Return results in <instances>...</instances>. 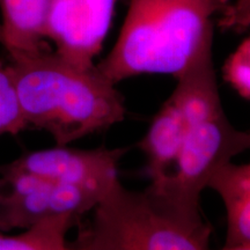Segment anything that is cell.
I'll use <instances>...</instances> for the list:
<instances>
[{
	"label": "cell",
	"instance_id": "8",
	"mask_svg": "<svg viewBox=\"0 0 250 250\" xmlns=\"http://www.w3.org/2000/svg\"><path fill=\"white\" fill-rule=\"evenodd\" d=\"M187 132V120L177 100L170 95L153 117L138 146L146 159L145 173L151 183L165 179L173 170Z\"/></svg>",
	"mask_w": 250,
	"mask_h": 250
},
{
	"label": "cell",
	"instance_id": "15",
	"mask_svg": "<svg viewBox=\"0 0 250 250\" xmlns=\"http://www.w3.org/2000/svg\"><path fill=\"white\" fill-rule=\"evenodd\" d=\"M221 250H250V245L237 246V247H224Z\"/></svg>",
	"mask_w": 250,
	"mask_h": 250
},
{
	"label": "cell",
	"instance_id": "14",
	"mask_svg": "<svg viewBox=\"0 0 250 250\" xmlns=\"http://www.w3.org/2000/svg\"><path fill=\"white\" fill-rule=\"evenodd\" d=\"M219 26L224 29L245 31L249 28V0H237L236 5L229 4L224 11Z\"/></svg>",
	"mask_w": 250,
	"mask_h": 250
},
{
	"label": "cell",
	"instance_id": "17",
	"mask_svg": "<svg viewBox=\"0 0 250 250\" xmlns=\"http://www.w3.org/2000/svg\"><path fill=\"white\" fill-rule=\"evenodd\" d=\"M1 232H2V230H1Z\"/></svg>",
	"mask_w": 250,
	"mask_h": 250
},
{
	"label": "cell",
	"instance_id": "9",
	"mask_svg": "<svg viewBox=\"0 0 250 250\" xmlns=\"http://www.w3.org/2000/svg\"><path fill=\"white\" fill-rule=\"evenodd\" d=\"M206 188L223 199L226 210V242L224 247L250 245V166L224 165L208 180Z\"/></svg>",
	"mask_w": 250,
	"mask_h": 250
},
{
	"label": "cell",
	"instance_id": "4",
	"mask_svg": "<svg viewBox=\"0 0 250 250\" xmlns=\"http://www.w3.org/2000/svg\"><path fill=\"white\" fill-rule=\"evenodd\" d=\"M72 250H210L211 226L145 189L116 180L94 206Z\"/></svg>",
	"mask_w": 250,
	"mask_h": 250
},
{
	"label": "cell",
	"instance_id": "11",
	"mask_svg": "<svg viewBox=\"0 0 250 250\" xmlns=\"http://www.w3.org/2000/svg\"><path fill=\"white\" fill-rule=\"evenodd\" d=\"M79 223L73 217H57L34 225L19 234L0 230V250H72L67 233Z\"/></svg>",
	"mask_w": 250,
	"mask_h": 250
},
{
	"label": "cell",
	"instance_id": "2",
	"mask_svg": "<svg viewBox=\"0 0 250 250\" xmlns=\"http://www.w3.org/2000/svg\"><path fill=\"white\" fill-rule=\"evenodd\" d=\"M230 0H130L116 44L96 65L112 83L140 74L179 78L212 49L213 17Z\"/></svg>",
	"mask_w": 250,
	"mask_h": 250
},
{
	"label": "cell",
	"instance_id": "7",
	"mask_svg": "<svg viewBox=\"0 0 250 250\" xmlns=\"http://www.w3.org/2000/svg\"><path fill=\"white\" fill-rule=\"evenodd\" d=\"M125 153L126 148L78 149L56 145L24 153L6 165L65 186L105 192L118 180V164Z\"/></svg>",
	"mask_w": 250,
	"mask_h": 250
},
{
	"label": "cell",
	"instance_id": "10",
	"mask_svg": "<svg viewBox=\"0 0 250 250\" xmlns=\"http://www.w3.org/2000/svg\"><path fill=\"white\" fill-rule=\"evenodd\" d=\"M50 0H0L2 43L8 58L50 49L44 22Z\"/></svg>",
	"mask_w": 250,
	"mask_h": 250
},
{
	"label": "cell",
	"instance_id": "12",
	"mask_svg": "<svg viewBox=\"0 0 250 250\" xmlns=\"http://www.w3.org/2000/svg\"><path fill=\"white\" fill-rule=\"evenodd\" d=\"M28 130L8 61L0 58V137Z\"/></svg>",
	"mask_w": 250,
	"mask_h": 250
},
{
	"label": "cell",
	"instance_id": "5",
	"mask_svg": "<svg viewBox=\"0 0 250 250\" xmlns=\"http://www.w3.org/2000/svg\"><path fill=\"white\" fill-rule=\"evenodd\" d=\"M104 192L65 186L36 175L0 166V230L27 229L57 217L80 219Z\"/></svg>",
	"mask_w": 250,
	"mask_h": 250
},
{
	"label": "cell",
	"instance_id": "3",
	"mask_svg": "<svg viewBox=\"0 0 250 250\" xmlns=\"http://www.w3.org/2000/svg\"><path fill=\"white\" fill-rule=\"evenodd\" d=\"M176 80L171 95L186 116V137L170 174L146 189L188 213L202 214L201 195L208 180L249 148L250 136L235 129L225 114L212 49L203 52Z\"/></svg>",
	"mask_w": 250,
	"mask_h": 250
},
{
	"label": "cell",
	"instance_id": "16",
	"mask_svg": "<svg viewBox=\"0 0 250 250\" xmlns=\"http://www.w3.org/2000/svg\"><path fill=\"white\" fill-rule=\"evenodd\" d=\"M2 43V28H1V22H0V44Z\"/></svg>",
	"mask_w": 250,
	"mask_h": 250
},
{
	"label": "cell",
	"instance_id": "1",
	"mask_svg": "<svg viewBox=\"0 0 250 250\" xmlns=\"http://www.w3.org/2000/svg\"><path fill=\"white\" fill-rule=\"evenodd\" d=\"M7 61L27 127L48 132L56 145L124 121L123 96L96 65L79 66L51 49Z\"/></svg>",
	"mask_w": 250,
	"mask_h": 250
},
{
	"label": "cell",
	"instance_id": "13",
	"mask_svg": "<svg viewBox=\"0 0 250 250\" xmlns=\"http://www.w3.org/2000/svg\"><path fill=\"white\" fill-rule=\"evenodd\" d=\"M223 77L239 95L250 99V39L246 37L235 51L228 56L223 66Z\"/></svg>",
	"mask_w": 250,
	"mask_h": 250
},
{
	"label": "cell",
	"instance_id": "6",
	"mask_svg": "<svg viewBox=\"0 0 250 250\" xmlns=\"http://www.w3.org/2000/svg\"><path fill=\"white\" fill-rule=\"evenodd\" d=\"M117 0H50L44 37L54 51L79 66H93L110 28Z\"/></svg>",
	"mask_w": 250,
	"mask_h": 250
}]
</instances>
